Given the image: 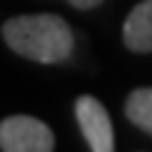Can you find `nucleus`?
<instances>
[{
	"instance_id": "f257e3e1",
	"label": "nucleus",
	"mask_w": 152,
	"mask_h": 152,
	"mask_svg": "<svg viewBox=\"0 0 152 152\" xmlns=\"http://www.w3.org/2000/svg\"><path fill=\"white\" fill-rule=\"evenodd\" d=\"M3 41L18 56L36 64H61L74 53V31L53 13L15 15L5 20Z\"/></svg>"
},
{
	"instance_id": "f03ea898",
	"label": "nucleus",
	"mask_w": 152,
	"mask_h": 152,
	"mask_svg": "<svg viewBox=\"0 0 152 152\" xmlns=\"http://www.w3.org/2000/svg\"><path fill=\"white\" fill-rule=\"evenodd\" d=\"M56 147L53 132L46 122L15 114L0 122V150L5 152H51Z\"/></svg>"
},
{
	"instance_id": "20e7f679",
	"label": "nucleus",
	"mask_w": 152,
	"mask_h": 152,
	"mask_svg": "<svg viewBox=\"0 0 152 152\" xmlns=\"http://www.w3.org/2000/svg\"><path fill=\"white\" fill-rule=\"evenodd\" d=\"M122 38L134 53H152V0H142L132 8L122 28Z\"/></svg>"
},
{
	"instance_id": "7ed1b4c3",
	"label": "nucleus",
	"mask_w": 152,
	"mask_h": 152,
	"mask_svg": "<svg viewBox=\"0 0 152 152\" xmlns=\"http://www.w3.org/2000/svg\"><path fill=\"white\" fill-rule=\"evenodd\" d=\"M74 112H76V122L81 127V134L89 142V147L94 152H112L114 150V129H112V119H109L104 104L99 99L84 94V96L76 99Z\"/></svg>"
},
{
	"instance_id": "39448f33",
	"label": "nucleus",
	"mask_w": 152,
	"mask_h": 152,
	"mask_svg": "<svg viewBox=\"0 0 152 152\" xmlns=\"http://www.w3.org/2000/svg\"><path fill=\"white\" fill-rule=\"evenodd\" d=\"M124 114L134 127L152 137V89H134L124 102Z\"/></svg>"
},
{
	"instance_id": "423d86ee",
	"label": "nucleus",
	"mask_w": 152,
	"mask_h": 152,
	"mask_svg": "<svg viewBox=\"0 0 152 152\" xmlns=\"http://www.w3.org/2000/svg\"><path fill=\"white\" fill-rule=\"evenodd\" d=\"M74 8H79V10H89V8H96L102 0H69Z\"/></svg>"
}]
</instances>
